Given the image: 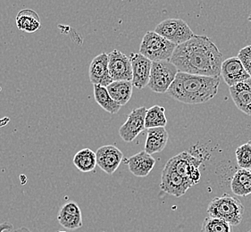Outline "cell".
<instances>
[{"label": "cell", "mask_w": 251, "mask_h": 232, "mask_svg": "<svg viewBox=\"0 0 251 232\" xmlns=\"http://www.w3.org/2000/svg\"></svg>", "instance_id": "obj_34"}, {"label": "cell", "mask_w": 251, "mask_h": 232, "mask_svg": "<svg viewBox=\"0 0 251 232\" xmlns=\"http://www.w3.org/2000/svg\"><path fill=\"white\" fill-rule=\"evenodd\" d=\"M245 212L244 206L241 200L229 194H223L216 197L209 203L207 213L209 216L222 219L229 222L232 226L241 224Z\"/></svg>", "instance_id": "obj_3"}, {"label": "cell", "mask_w": 251, "mask_h": 232, "mask_svg": "<svg viewBox=\"0 0 251 232\" xmlns=\"http://www.w3.org/2000/svg\"><path fill=\"white\" fill-rule=\"evenodd\" d=\"M223 54L217 46L205 35H195L176 46L170 62L178 71L195 75H221Z\"/></svg>", "instance_id": "obj_1"}, {"label": "cell", "mask_w": 251, "mask_h": 232, "mask_svg": "<svg viewBox=\"0 0 251 232\" xmlns=\"http://www.w3.org/2000/svg\"><path fill=\"white\" fill-rule=\"evenodd\" d=\"M167 118L166 116L165 107L160 106H153L148 109L145 117L146 129L166 127Z\"/></svg>", "instance_id": "obj_23"}, {"label": "cell", "mask_w": 251, "mask_h": 232, "mask_svg": "<svg viewBox=\"0 0 251 232\" xmlns=\"http://www.w3.org/2000/svg\"><path fill=\"white\" fill-rule=\"evenodd\" d=\"M73 162L80 172H92L96 165H98L96 152L92 151L90 148H83L76 153Z\"/></svg>", "instance_id": "obj_21"}, {"label": "cell", "mask_w": 251, "mask_h": 232, "mask_svg": "<svg viewBox=\"0 0 251 232\" xmlns=\"http://www.w3.org/2000/svg\"><path fill=\"white\" fill-rule=\"evenodd\" d=\"M154 31L176 46L181 45L195 36L185 21L178 18H171L161 22L156 25Z\"/></svg>", "instance_id": "obj_6"}, {"label": "cell", "mask_w": 251, "mask_h": 232, "mask_svg": "<svg viewBox=\"0 0 251 232\" xmlns=\"http://www.w3.org/2000/svg\"><path fill=\"white\" fill-rule=\"evenodd\" d=\"M168 132L165 127L151 128L147 131L145 142V151L150 154H156L163 151L168 141Z\"/></svg>", "instance_id": "obj_17"}, {"label": "cell", "mask_w": 251, "mask_h": 232, "mask_svg": "<svg viewBox=\"0 0 251 232\" xmlns=\"http://www.w3.org/2000/svg\"><path fill=\"white\" fill-rule=\"evenodd\" d=\"M221 75L229 87L234 86L240 82L251 80V77L242 66L238 57H230L223 61Z\"/></svg>", "instance_id": "obj_13"}, {"label": "cell", "mask_w": 251, "mask_h": 232, "mask_svg": "<svg viewBox=\"0 0 251 232\" xmlns=\"http://www.w3.org/2000/svg\"><path fill=\"white\" fill-rule=\"evenodd\" d=\"M14 230L13 224L9 222L0 223V232H11Z\"/></svg>", "instance_id": "obj_29"}, {"label": "cell", "mask_w": 251, "mask_h": 232, "mask_svg": "<svg viewBox=\"0 0 251 232\" xmlns=\"http://www.w3.org/2000/svg\"><path fill=\"white\" fill-rule=\"evenodd\" d=\"M15 23L19 30L27 33H34L41 27L40 16L31 9L21 10L16 15Z\"/></svg>", "instance_id": "obj_19"}, {"label": "cell", "mask_w": 251, "mask_h": 232, "mask_svg": "<svg viewBox=\"0 0 251 232\" xmlns=\"http://www.w3.org/2000/svg\"><path fill=\"white\" fill-rule=\"evenodd\" d=\"M132 67V85L138 90L148 86L151 78L152 61L141 55V53H131L130 56Z\"/></svg>", "instance_id": "obj_11"}, {"label": "cell", "mask_w": 251, "mask_h": 232, "mask_svg": "<svg viewBox=\"0 0 251 232\" xmlns=\"http://www.w3.org/2000/svg\"><path fill=\"white\" fill-rule=\"evenodd\" d=\"M249 143H250V144H251V140H250V141H249Z\"/></svg>", "instance_id": "obj_32"}, {"label": "cell", "mask_w": 251, "mask_h": 232, "mask_svg": "<svg viewBox=\"0 0 251 232\" xmlns=\"http://www.w3.org/2000/svg\"><path fill=\"white\" fill-rule=\"evenodd\" d=\"M220 77L195 75L178 71L167 94L173 99L187 105H200L216 96Z\"/></svg>", "instance_id": "obj_2"}, {"label": "cell", "mask_w": 251, "mask_h": 232, "mask_svg": "<svg viewBox=\"0 0 251 232\" xmlns=\"http://www.w3.org/2000/svg\"><path fill=\"white\" fill-rule=\"evenodd\" d=\"M232 193L237 197H247L251 194V172L240 169L232 176L231 182Z\"/></svg>", "instance_id": "obj_20"}, {"label": "cell", "mask_w": 251, "mask_h": 232, "mask_svg": "<svg viewBox=\"0 0 251 232\" xmlns=\"http://www.w3.org/2000/svg\"><path fill=\"white\" fill-rule=\"evenodd\" d=\"M13 232H32L31 231H30L29 229H27L25 227H22L19 228V229H17V230H15V231H13Z\"/></svg>", "instance_id": "obj_30"}, {"label": "cell", "mask_w": 251, "mask_h": 232, "mask_svg": "<svg viewBox=\"0 0 251 232\" xmlns=\"http://www.w3.org/2000/svg\"><path fill=\"white\" fill-rule=\"evenodd\" d=\"M230 94L237 108L251 116V79L230 87Z\"/></svg>", "instance_id": "obj_15"}, {"label": "cell", "mask_w": 251, "mask_h": 232, "mask_svg": "<svg viewBox=\"0 0 251 232\" xmlns=\"http://www.w3.org/2000/svg\"><path fill=\"white\" fill-rule=\"evenodd\" d=\"M147 111L148 109L145 106H141L133 109L130 113L126 122L119 129V135L124 141H133L145 130Z\"/></svg>", "instance_id": "obj_9"}, {"label": "cell", "mask_w": 251, "mask_h": 232, "mask_svg": "<svg viewBox=\"0 0 251 232\" xmlns=\"http://www.w3.org/2000/svg\"><path fill=\"white\" fill-rule=\"evenodd\" d=\"M178 70L170 61L152 62L148 87L156 93H166L175 81Z\"/></svg>", "instance_id": "obj_5"}, {"label": "cell", "mask_w": 251, "mask_h": 232, "mask_svg": "<svg viewBox=\"0 0 251 232\" xmlns=\"http://www.w3.org/2000/svg\"><path fill=\"white\" fill-rule=\"evenodd\" d=\"M248 20L250 21V22H251V15H250V16H249V17H248Z\"/></svg>", "instance_id": "obj_31"}, {"label": "cell", "mask_w": 251, "mask_h": 232, "mask_svg": "<svg viewBox=\"0 0 251 232\" xmlns=\"http://www.w3.org/2000/svg\"><path fill=\"white\" fill-rule=\"evenodd\" d=\"M201 232H233V229L229 222L208 216L202 222Z\"/></svg>", "instance_id": "obj_24"}, {"label": "cell", "mask_w": 251, "mask_h": 232, "mask_svg": "<svg viewBox=\"0 0 251 232\" xmlns=\"http://www.w3.org/2000/svg\"><path fill=\"white\" fill-rule=\"evenodd\" d=\"M129 171L136 177H147L156 164V159L147 152L141 151L130 157L127 162Z\"/></svg>", "instance_id": "obj_16"}, {"label": "cell", "mask_w": 251, "mask_h": 232, "mask_svg": "<svg viewBox=\"0 0 251 232\" xmlns=\"http://www.w3.org/2000/svg\"><path fill=\"white\" fill-rule=\"evenodd\" d=\"M202 163L201 159L192 156L189 152H181L172 157L166 165L172 168L180 175L188 179L194 185L201 181L200 166Z\"/></svg>", "instance_id": "obj_7"}, {"label": "cell", "mask_w": 251, "mask_h": 232, "mask_svg": "<svg viewBox=\"0 0 251 232\" xmlns=\"http://www.w3.org/2000/svg\"><path fill=\"white\" fill-rule=\"evenodd\" d=\"M108 69L113 81H132V67L130 57L120 50L108 54Z\"/></svg>", "instance_id": "obj_10"}, {"label": "cell", "mask_w": 251, "mask_h": 232, "mask_svg": "<svg viewBox=\"0 0 251 232\" xmlns=\"http://www.w3.org/2000/svg\"><path fill=\"white\" fill-rule=\"evenodd\" d=\"M193 186L188 179L166 165L161 174L160 189L168 195L181 197Z\"/></svg>", "instance_id": "obj_8"}, {"label": "cell", "mask_w": 251, "mask_h": 232, "mask_svg": "<svg viewBox=\"0 0 251 232\" xmlns=\"http://www.w3.org/2000/svg\"><path fill=\"white\" fill-rule=\"evenodd\" d=\"M237 57L240 59L245 70L251 77V45L247 46L239 51Z\"/></svg>", "instance_id": "obj_27"}, {"label": "cell", "mask_w": 251, "mask_h": 232, "mask_svg": "<svg viewBox=\"0 0 251 232\" xmlns=\"http://www.w3.org/2000/svg\"><path fill=\"white\" fill-rule=\"evenodd\" d=\"M90 80L93 85L107 87L113 82L108 69V54L101 53L91 61L89 68Z\"/></svg>", "instance_id": "obj_14"}, {"label": "cell", "mask_w": 251, "mask_h": 232, "mask_svg": "<svg viewBox=\"0 0 251 232\" xmlns=\"http://www.w3.org/2000/svg\"><path fill=\"white\" fill-rule=\"evenodd\" d=\"M250 171H251V170H250Z\"/></svg>", "instance_id": "obj_35"}, {"label": "cell", "mask_w": 251, "mask_h": 232, "mask_svg": "<svg viewBox=\"0 0 251 232\" xmlns=\"http://www.w3.org/2000/svg\"><path fill=\"white\" fill-rule=\"evenodd\" d=\"M59 212H64L72 215H81V211L78 204L75 202H68L61 207Z\"/></svg>", "instance_id": "obj_28"}, {"label": "cell", "mask_w": 251, "mask_h": 232, "mask_svg": "<svg viewBox=\"0 0 251 232\" xmlns=\"http://www.w3.org/2000/svg\"><path fill=\"white\" fill-rule=\"evenodd\" d=\"M57 221L62 227L67 230H77L82 227V217L81 215H72L64 212H59Z\"/></svg>", "instance_id": "obj_26"}, {"label": "cell", "mask_w": 251, "mask_h": 232, "mask_svg": "<svg viewBox=\"0 0 251 232\" xmlns=\"http://www.w3.org/2000/svg\"><path fill=\"white\" fill-rule=\"evenodd\" d=\"M97 164L102 171L108 175H112L118 169L124 158V154L120 149L113 145L100 146L97 152Z\"/></svg>", "instance_id": "obj_12"}, {"label": "cell", "mask_w": 251, "mask_h": 232, "mask_svg": "<svg viewBox=\"0 0 251 232\" xmlns=\"http://www.w3.org/2000/svg\"><path fill=\"white\" fill-rule=\"evenodd\" d=\"M94 97L95 100L100 106L111 115H116L120 110L121 106L118 105L111 97L106 87L100 85H94Z\"/></svg>", "instance_id": "obj_22"}, {"label": "cell", "mask_w": 251, "mask_h": 232, "mask_svg": "<svg viewBox=\"0 0 251 232\" xmlns=\"http://www.w3.org/2000/svg\"><path fill=\"white\" fill-rule=\"evenodd\" d=\"M237 164L241 169L251 170V145L250 143L243 144L237 147L236 152Z\"/></svg>", "instance_id": "obj_25"}, {"label": "cell", "mask_w": 251, "mask_h": 232, "mask_svg": "<svg viewBox=\"0 0 251 232\" xmlns=\"http://www.w3.org/2000/svg\"><path fill=\"white\" fill-rule=\"evenodd\" d=\"M176 46L156 31H148L141 41L140 53L152 62L170 61Z\"/></svg>", "instance_id": "obj_4"}, {"label": "cell", "mask_w": 251, "mask_h": 232, "mask_svg": "<svg viewBox=\"0 0 251 232\" xmlns=\"http://www.w3.org/2000/svg\"><path fill=\"white\" fill-rule=\"evenodd\" d=\"M251 232V231H249V232Z\"/></svg>", "instance_id": "obj_33"}, {"label": "cell", "mask_w": 251, "mask_h": 232, "mask_svg": "<svg viewBox=\"0 0 251 232\" xmlns=\"http://www.w3.org/2000/svg\"><path fill=\"white\" fill-rule=\"evenodd\" d=\"M132 83L131 81H113L106 87L111 97L121 106H126L132 96Z\"/></svg>", "instance_id": "obj_18"}]
</instances>
